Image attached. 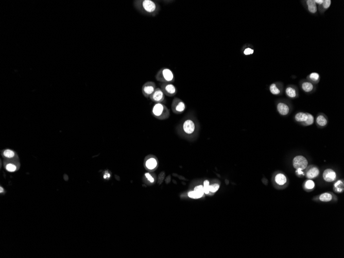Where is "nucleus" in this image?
Segmentation results:
<instances>
[{
  "label": "nucleus",
  "instance_id": "27",
  "mask_svg": "<svg viewBox=\"0 0 344 258\" xmlns=\"http://www.w3.org/2000/svg\"><path fill=\"white\" fill-rule=\"evenodd\" d=\"M204 191L205 194H209L210 191V182L209 180H205L204 182Z\"/></svg>",
  "mask_w": 344,
  "mask_h": 258
},
{
  "label": "nucleus",
  "instance_id": "10",
  "mask_svg": "<svg viewBox=\"0 0 344 258\" xmlns=\"http://www.w3.org/2000/svg\"><path fill=\"white\" fill-rule=\"evenodd\" d=\"M305 171V175L308 179H314L320 175V170L317 166H310L307 168Z\"/></svg>",
  "mask_w": 344,
  "mask_h": 258
},
{
  "label": "nucleus",
  "instance_id": "34",
  "mask_svg": "<svg viewBox=\"0 0 344 258\" xmlns=\"http://www.w3.org/2000/svg\"><path fill=\"white\" fill-rule=\"evenodd\" d=\"M331 4V1L325 0V1H324V3L322 5L324 9H327L330 7Z\"/></svg>",
  "mask_w": 344,
  "mask_h": 258
},
{
  "label": "nucleus",
  "instance_id": "13",
  "mask_svg": "<svg viewBox=\"0 0 344 258\" xmlns=\"http://www.w3.org/2000/svg\"><path fill=\"white\" fill-rule=\"evenodd\" d=\"M277 109L279 113L283 116L288 115L290 112V107L285 102H279L277 106Z\"/></svg>",
  "mask_w": 344,
  "mask_h": 258
},
{
  "label": "nucleus",
  "instance_id": "38",
  "mask_svg": "<svg viewBox=\"0 0 344 258\" xmlns=\"http://www.w3.org/2000/svg\"><path fill=\"white\" fill-rule=\"evenodd\" d=\"M171 176L170 175H169V176H168V177H166V182L167 184H168V183H169L171 181Z\"/></svg>",
  "mask_w": 344,
  "mask_h": 258
},
{
  "label": "nucleus",
  "instance_id": "14",
  "mask_svg": "<svg viewBox=\"0 0 344 258\" xmlns=\"http://www.w3.org/2000/svg\"><path fill=\"white\" fill-rule=\"evenodd\" d=\"M274 181L279 186H283L286 184L287 181V176L283 173H278L274 177Z\"/></svg>",
  "mask_w": 344,
  "mask_h": 258
},
{
  "label": "nucleus",
  "instance_id": "20",
  "mask_svg": "<svg viewBox=\"0 0 344 258\" xmlns=\"http://www.w3.org/2000/svg\"><path fill=\"white\" fill-rule=\"evenodd\" d=\"M302 89L305 92H310L313 90L314 85L310 82H305L301 85Z\"/></svg>",
  "mask_w": 344,
  "mask_h": 258
},
{
  "label": "nucleus",
  "instance_id": "39",
  "mask_svg": "<svg viewBox=\"0 0 344 258\" xmlns=\"http://www.w3.org/2000/svg\"><path fill=\"white\" fill-rule=\"evenodd\" d=\"M3 192H4V190L3 189L2 187H1V188H0V192L2 193Z\"/></svg>",
  "mask_w": 344,
  "mask_h": 258
},
{
  "label": "nucleus",
  "instance_id": "16",
  "mask_svg": "<svg viewBox=\"0 0 344 258\" xmlns=\"http://www.w3.org/2000/svg\"><path fill=\"white\" fill-rule=\"evenodd\" d=\"M333 191L335 192L342 193L344 191V182L343 179H340L336 181L333 186Z\"/></svg>",
  "mask_w": 344,
  "mask_h": 258
},
{
  "label": "nucleus",
  "instance_id": "31",
  "mask_svg": "<svg viewBox=\"0 0 344 258\" xmlns=\"http://www.w3.org/2000/svg\"><path fill=\"white\" fill-rule=\"evenodd\" d=\"M4 156L7 158H12L14 155V152L11 150H7L4 152Z\"/></svg>",
  "mask_w": 344,
  "mask_h": 258
},
{
  "label": "nucleus",
  "instance_id": "4",
  "mask_svg": "<svg viewBox=\"0 0 344 258\" xmlns=\"http://www.w3.org/2000/svg\"><path fill=\"white\" fill-rule=\"evenodd\" d=\"M156 80L161 82L173 83L175 82L174 73L170 69L163 67L158 71L155 75Z\"/></svg>",
  "mask_w": 344,
  "mask_h": 258
},
{
  "label": "nucleus",
  "instance_id": "5",
  "mask_svg": "<svg viewBox=\"0 0 344 258\" xmlns=\"http://www.w3.org/2000/svg\"><path fill=\"white\" fill-rule=\"evenodd\" d=\"M171 108L172 111L176 115H180L186 110V105L180 98L175 97L172 101Z\"/></svg>",
  "mask_w": 344,
  "mask_h": 258
},
{
  "label": "nucleus",
  "instance_id": "17",
  "mask_svg": "<svg viewBox=\"0 0 344 258\" xmlns=\"http://www.w3.org/2000/svg\"><path fill=\"white\" fill-rule=\"evenodd\" d=\"M306 3L307 6V9L310 12L311 14H314L317 11V5L314 2V0H307L306 1Z\"/></svg>",
  "mask_w": 344,
  "mask_h": 258
},
{
  "label": "nucleus",
  "instance_id": "37",
  "mask_svg": "<svg viewBox=\"0 0 344 258\" xmlns=\"http://www.w3.org/2000/svg\"><path fill=\"white\" fill-rule=\"evenodd\" d=\"M314 2H315L316 4H318V5H322L324 3V0H315Z\"/></svg>",
  "mask_w": 344,
  "mask_h": 258
},
{
  "label": "nucleus",
  "instance_id": "15",
  "mask_svg": "<svg viewBox=\"0 0 344 258\" xmlns=\"http://www.w3.org/2000/svg\"><path fill=\"white\" fill-rule=\"evenodd\" d=\"M316 122L318 126L320 127H325L328 124V119L325 115L320 114L316 118Z\"/></svg>",
  "mask_w": 344,
  "mask_h": 258
},
{
  "label": "nucleus",
  "instance_id": "35",
  "mask_svg": "<svg viewBox=\"0 0 344 258\" xmlns=\"http://www.w3.org/2000/svg\"><path fill=\"white\" fill-rule=\"evenodd\" d=\"M16 166L12 164H8L6 166V169L9 172H14L16 170Z\"/></svg>",
  "mask_w": 344,
  "mask_h": 258
},
{
  "label": "nucleus",
  "instance_id": "19",
  "mask_svg": "<svg viewBox=\"0 0 344 258\" xmlns=\"http://www.w3.org/2000/svg\"><path fill=\"white\" fill-rule=\"evenodd\" d=\"M285 93L290 98H295L297 96V91L293 87H288L285 89Z\"/></svg>",
  "mask_w": 344,
  "mask_h": 258
},
{
  "label": "nucleus",
  "instance_id": "33",
  "mask_svg": "<svg viewBox=\"0 0 344 258\" xmlns=\"http://www.w3.org/2000/svg\"><path fill=\"white\" fill-rule=\"evenodd\" d=\"M295 174L299 178H302L305 175V172H303V170L301 169L297 168L296 169L295 171Z\"/></svg>",
  "mask_w": 344,
  "mask_h": 258
},
{
  "label": "nucleus",
  "instance_id": "8",
  "mask_svg": "<svg viewBox=\"0 0 344 258\" xmlns=\"http://www.w3.org/2000/svg\"><path fill=\"white\" fill-rule=\"evenodd\" d=\"M156 84L153 82H148L144 84L142 87V92L146 98H150V96L156 89Z\"/></svg>",
  "mask_w": 344,
  "mask_h": 258
},
{
  "label": "nucleus",
  "instance_id": "22",
  "mask_svg": "<svg viewBox=\"0 0 344 258\" xmlns=\"http://www.w3.org/2000/svg\"><path fill=\"white\" fill-rule=\"evenodd\" d=\"M332 195L330 193H322L320 196V200L322 202H329L332 199Z\"/></svg>",
  "mask_w": 344,
  "mask_h": 258
},
{
  "label": "nucleus",
  "instance_id": "23",
  "mask_svg": "<svg viewBox=\"0 0 344 258\" xmlns=\"http://www.w3.org/2000/svg\"><path fill=\"white\" fill-rule=\"evenodd\" d=\"M269 91L271 93L274 95H279L280 94L281 91L280 89L277 87V85L274 83L271 84L269 86Z\"/></svg>",
  "mask_w": 344,
  "mask_h": 258
},
{
  "label": "nucleus",
  "instance_id": "29",
  "mask_svg": "<svg viewBox=\"0 0 344 258\" xmlns=\"http://www.w3.org/2000/svg\"><path fill=\"white\" fill-rule=\"evenodd\" d=\"M219 188V184L218 183H214L213 184H210V191L212 193H215Z\"/></svg>",
  "mask_w": 344,
  "mask_h": 258
},
{
  "label": "nucleus",
  "instance_id": "25",
  "mask_svg": "<svg viewBox=\"0 0 344 258\" xmlns=\"http://www.w3.org/2000/svg\"><path fill=\"white\" fill-rule=\"evenodd\" d=\"M243 53L245 55H250L253 54L254 53V49L252 48V47H250V45H249V46L246 45L243 50Z\"/></svg>",
  "mask_w": 344,
  "mask_h": 258
},
{
  "label": "nucleus",
  "instance_id": "32",
  "mask_svg": "<svg viewBox=\"0 0 344 258\" xmlns=\"http://www.w3.org/2000/svg\"><path fill=\"white\" fill-rule=\"evenodd\" d=\"M145 177L146 179H147L148 181L153 183L155 182V178H154L153 176L152 175V174H150L149 173H146L145 174Z\"/></svg>",
  "mask_w": 344,
  "mask_h": 258
},
{
  "label": "nucleus",
  "instance_id": "3",
  "mask_svg": "<svg viewBox=\"0 0 344 258\" xmlns=\"http://www.w3.org/2000/svg\"><path fill=\"white\" fill-rule=\"evenodd\" d=\"M152 114L156 119L164 120L169 118L170 116V111L162 102L156 103L152 108Z\"/></svg>",
  "mask_w": 344,
  "mask_h": 258
},
{
  "label": "nucleus",
  "instance_id": "26",
  "mask_svg": "<svg viewBox=\"0 0 344 258\" xmlns=\"http://www.w3.org/2000/svg\"><path fill=\"white\" fill-rule=\"evenodd\" d=\"M304 186H305V188L307 190H312L313 188H314V187H315V183L311 179H309V180H307L305 182Z\"/></svg>",
  "mask_w": 344,
  "mask_h": 258
},
{
  "label": "nucleus",
  "instance_id": "24",
  "mask_svg": "<svg viewBox=\"0 0 344 258\" xmlns=\"http://www.w3.org/2000/svg\"><path fill=\"white\" fill-rule=\"evenodd\" d=\"M307 121H305V122L301 124L303 126H306L312 125L314 122V117H313V115L310 113H307Z\"/></svg>",
  "mask_w": 344,
  "mask_h": 258
},
{
  "label": "nucleus",
  "instance_id": "12",
  "mask_svg": "<svg viewBox=\"0 0 344 258\" xmlns=\"http://www.w3.org/2000/svg\"><path fill=\"white\" fill-rule=\"evenodd\" d=\"M146 168L150 171L154 170L158 166V161L154 157H150L146 159L145 162Z\"/></svg>",
  "mask_w": 344,
  "mask_h": 258
},
{
  "label": "nucleus",
  "instance_id": "7",
  "mask_svg": "<svg viewBox=\"0 0 344 258\" xmlns=\"http://www.w3.org/2000/svg\"><path fill=\"white\" fill-rule=\"evenodd\" d=\"M293 166L295 169L300 168L304 170L307 167L308 161L304 156L298 155L293 159Z\"/></svg>",
  "mask_w": 344,
  "mask_h": 258
},
{
  "label": "nucleus",
  "instance_id": "36",
  "mask_svg": "<svg viewBox=\"0 0 344 258\" xmlns=\"http://www.w3.org/2000/svg\"><path fill=\"white\" fill-rule=\"evenodd\" d=\"M165 177V172H162L158 176V183L159 184H161L164 180Z\"/></svg>",
  "mask_w": 344,
  "mask_h": 258
},
{
  "label": "nucleus",
  "instance_id": "11",
  "mask_svg": "<svg viewBox=\"0 0 344 258\" xmlns=\"http://www.w3.org/2000/svg\"><path fill=\"white\" fill-rule=\"evenodd\" d=\"M324 180L326 182H331L336 179V172L331 168H327L324 171L322 175Z\"/></svg>",
  "mask_w": 344,
  "mask_h": 258
},
{
  "label": "nucleus",
  "instance_id": "30",
  "mask_svg": "<svg viewBox=\"0 0 344 258\" xmlns=\"http://www.w3.org/2000/svg\"><path fill=\"white\" fill-rule=\"evenodd\" d=\"M188 196L190 198L194 199H199V198H201V197L203 196H201V195L199 194L198 193H197L196 192H195L194 191L189 192L188 193Z\"/></svg>",
  "mask_w": 344,
  "mask_h": 258
},
{
  "label": "nucleus",
  "instance_id": "9",
  "mask_svg": "<svg viewBox=\"0 0 344 258\" xmlns=\"http://www.w3.org/2000/svg\"><path fill=\"white\" fill-rule=\"evenodd\" d=\"M150 98L156 103L162 102L165 100V94L160 88H157L150 96Z\"/></svg>",
  "mask_w": 344,
  "mask_h": 258
},
{
  "label": "nucleus",
  "instance_id": "2",
  "mask_svg": "<svg viewBox=\"0 0 344 258\" xmlns=\"http://www.w3.org/2000/svg\"><path fill=\"white\" fill-rule=\"evenodd\" d=\"M133 5L139 12L148 16H156L161 9L158 3L152 0H135Z\"/></svg>",
  "mask_w": 344,
  "mask_h": 258
},
{
  "label": "nucleus",
  "instance_id": "6",
  "mask_svg": "<svg viewBox=\"0 0 344 258\" xmlns=\"http://www.w3.org/2000/svg\"><path fill=\"white\" fill-rule=\"evenodd\" d=\"M160 89L162 90L165 95L169 97L175 96L177 93V89L172 83L161 82Z\"/></svg>",
  "mask_w": 344,
  "mask_h": 258
},
{
  "label": "nucleus",
  "instance_id": "21",
  "mask_svg": "<svg viewBox=\"0 0 344 258\" xmlns=\"http://www.w3.org/2000/svg\"><path fill=\"white\" fill-rule=\"evenodd\" d=\"M307 78L311 82L317 83L320 81V74L316 72H313L307 76Z\"/></svg>",
  "mask_w": 344,
  "mask_h": 258
},
{
  "label": "nucleus",
  "instance_id": "1",
  "mask_svg": "<svg viewBox=\"0 0 344 258\" xmlns=\"http://www.w3.org/2000/svg\"><path fill=\"white\" fill-rule=\"evenodd\" d=\"M199 130V123L192 113L186 115L176 127L177 133L181 137L188 139L197 137Z\"/></svg>",
  "mask_w": 344,
  "mask_h": 258
},
{
  "label": "nucleus",
  "instance_id": "28",
  "mask_svg": "<svg viewBox=\"0 0 344 258\" xmlns=\"http://www.w3.org/2000/svg\"><path fill=\"white\" fill-rule=\"evenodd\" d=\"M194 191L195 192H196L197 193H198L199 194L201 195V196H203V195L204 194V187H203V185H201V184L195 186Z\"/></svg>",
  "mask_w": 344,
  "mask_h": 258
},
{
  "label": "nucleus",
  "instance_id": "18",
  "mask_svg": "<svg viewBox=\"0 0 344 258\" xmlns=\"http://www.w3.org/2000/svg\"><path fill=\"white\" fill-rule=\"evenodd\" d=\"M307 113L300 112V113H297V114H296L295 115V121L298 123H300L301 124L305 122V121H307Z\"/></svg>",
  "mask_w": 344,
  "mask_h": 258
}]
</instances>
